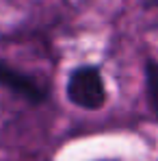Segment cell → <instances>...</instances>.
Here are the masks:
<instances>
[{
  "label": "cell",
  "instance_id": "obj_1",
  "mask_svg": "<svg viewBox=\"0 0 158 161\" xmlns=\"http://www.w3.org/2000/svg\"><path fill=\"white\" fill-rule=\"evenodd\" d=\"M0 87L30 105H41L50 96V80L46 74L30 72L9 59H0Z\"/></svg>",
  "mask_w": 158,
  "mask_h": 161
},
{
  "label": "cell",
  "instance_id": "obj_2",
  "mask_svg": "<svg viewBox=\"0 0 158 161\" xmlns=\"http://www.w3.org/2000/svg\"><path fill=\"white\" fill-rule=\"evenodd\" d=\"M67 100L74 107L98 111L106 105V85L100 68L95 65H78L72 70L65 85Z\"/></svg>",
  "mask_w": 158,
  "mask_h": 161
},
{
  "label": "cell",
  "instance_id": "obj_3",
  "mask_svg": "<svg viewBox=\"0 0 158 161\" xmlns=\"http://www.w3.org/2000/svg\"><path fill=\"white\" fill-rule=\"evenodd\" d=\"M145 96L152 113L158 120V61L147 59L145 61Z\"/></svg>",
  "mask_w": 158,
  "mask_h": 161
}]
</instances>
